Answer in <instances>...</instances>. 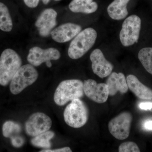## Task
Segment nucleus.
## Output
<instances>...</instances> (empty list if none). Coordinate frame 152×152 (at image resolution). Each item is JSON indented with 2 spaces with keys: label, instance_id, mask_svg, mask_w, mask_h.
<instances>
[{
  "label": "nucleus",
  "instance_id": "nucleus-26",
  "mask_svg": "<svg viewBox=\"0 0 152 152\" xmlns=\"http://www.w3.org/2000/svg\"><path fill=\"white\" fill-rule=\"evenodd\" d=\"M39 0H24L25 4L28 7L34 8L38 6Z\"/></svg>",
  "mask_w": 152,
  "mask_h": 152
},
{
  "label": "nucleus",
  "instance_id": "nucleus-1",
  "mask_svg": "<svg viewBox=\"0 0 152 152\" xmlns=\"http://www.w3.org/2000/svg\"><path fill=\"white\" fill-rule=\"evenodd\" d=\"M84 83L77 79L63 81L58 86L54 95V100L58 105H64L69 101L83 96Z\"/></svg>",
  "mask_w": 152,
  "mask_h": 152
},
{
  "label": "nucleus",
  "instance_id": "nucleus-18",
  "mask_svg": "<svg viewBox=\"0 0 152 152\" xmlns=\"http://www.w3.org/2000/svg\"><path fill=\"white\" fill-rule=\"evenodd\" d=\"M13 28V23L9 9L3 3L0 2V29L10 32Z\"/></svg>",
  "mask_w": 152,
  "mask_h": 152
},
{
  "label": "nucleus",
  "instance_id": "nucleus-23",
  "mask_svg": "<svg viewBox=\"0 0 152 152\" xmlns=\"http://www.w3.org/2000/svg\"><path fill=\"white\" fill-rule=\"evenodd\" d=\"M10 139L12 145L15 148H20L24 144V139L19 135L14 136Z\"/></svg>",
  "mask_w": 152,
  "mask_h": 152
},
{
  "label": "nucleus",
  "instance_id": "nucleus-25",
  "mask_svg": "<svg viewBox=\"0 0 152 152\" xmlns=\"http://www.w3.org/2000/svg\"><path fill=\"white\" fill-rule=\"evenodd\" d=\"M41 152H72V151L69 147H66L61 148L50 150L49 149H45L41 151Z\"/></svg>",
  "mask_w": 152,
  "mask_h": 152
},
{
  "label": "nucleus",
  "instance_id": "nucleus-11",
  "mask_svg": "<svg viewBox=\"0 0 152 152\" xmlns=\"http://www.w3.org/2000/svg\"><path fill=\"white\" fill-rule=\"evenodd\" d=\"M90 58L94 73L101 78H104L110 75L113 66L106 59L103 53L100 49L94 50L90 55Z\"/></svg>",
  "mask_w": 152,
  "mask_h": 152
},
{
  "label": "nucleus",
  "instance_id": "nucleus-13",
  "mask_svg": "<svg viewBox=\"0 0 152 152\" xmlns=\"http://www.w3.org/2000/svg\"><path fill=\"white\" fill-rule=\"evenodd\" d=\"M80 25L67 23L61 25L51 32L52 39L58 43H65L75 38L81 31Z\"/></svg>",
  "mask_w": 152,
  "mask_h": 152
},
{
  "label": "nucleus",
  "instance_id": "nucleus-21",
  "mask_svg": "<svg viewBox=\"0 0 152 152\" xmlns=\"http://www.w3.org/2000/svg\"><path fill=\"white\" fill-rule=\"evenodd\" d=\"M21 132V126L15 122L7 121L3 125L2 133L5 137L11 138L14 136L20 134Z\"/></svg>",
  "mask_w": 152,
  "mask_h": 152
},
{
  "label": "nucleus",
  "instance_id": "nucleus-2",
  "mask_svg": "<svg viewBox=\"0 0 152 152\" xmlns=\"http://www.w3.org/2000/svg\"><path fill=\"white\" fill-rule=\"evenodd\" d=\"M97 37L96 30L87 28L75 37L68 49L69 57L72 59L80 58L92 48Z\"/></svg>",
  "mask_w": 152,
  "mask_h": 152
},
{
  "label": "nucleus",
  "instance_id": "nucleus-16",
  "mask_svg": "<svg viewBox=\"0 0 152 152\" xmlns=\"http://www.w3.org/2000/svg\"><path fill=\"white\" fill-rule=\"evenodd\" d=\"M130 0H114L108 7L107 11L109 16L113 20H120L128 15L127 6Z\"/></svg>",
  "mask_w": 152,
  "mask_h": 152
},
{
  "label": "nucleus",
  "instance_id": "nucleus-22",
  "mask_svg": "<svg viewBox=\"0 0 152 152\" xmlns=\"http://www.w3.org/2000/svg\"><path fill=\"white\" fill-rule=\"evenodd\" d=\"M119 152H140V148L137 145L132 142H127L123 143L118 148Z\"/></svg>",
  "mask_w": 152,
  "mask_h": 152
},
{
  "label": "nucleus",
  "instance_id": "nucleus-28",
  "mask_svg": "<svg viewBox=\"0 0 152 152\" xmlns=\"http://www.w3.org/2000/svg\"><path fill=\"white\" fill-rule=\"evenodd\" d=\"M43 3L45 4L46 5L47 4H48L50 2V0H42Z\"/></svg>",
  "mask_w": 152,
  "mask_h": 152
},
{
  "label": "nucleus",
  "instance_id": "nucleus-27",
  "mask_svg": "<svg viewBox=\"0 0 152 152\" xmlns=\"http://www.w3.org/2000/svg\"><path fill=\"white\" fill-rule=\"evenodd\" d=\"M139 107L141 110H151L152 109V102H141L139 104Z\"/></svg>",
  "mask_w": 152,
  "mask_h": 152
},
{
  "label": "nucleus",
  "instance_id": "nucleus-8",
  "mask_svg": "<svg viewBox=\"0 0 152 152\" xmlns=\"http://www.w3.org/2000/svg\"><path fill=\"white\" fill-rule=\"evenodd\" d=\"M52 125V120L48 116L44 113H35L26 122L25 130L28 135L34 137L49 131Z\"/></svg>",
  "mask_w": 152,
  "mask_h": 152
},
{
  "label": "nucleus",
  "instance_id": "nucleus-10",
  "mask_svg": "<svg viewBox=\"0 0 152 152\" xmlns=\"http://www.w3.org/2000/svg\"><path fill=\"white\" fill-rule=\"evenodd\" d=\"M60 57V52L55 48L42 49L35 47L29 50L27 60L32 65L38 66L44 62L46 63L51 60H58Z\"/></svg>",
  "mask_w": 152,
  "mask_h": 152
},
{
  "label": "nucleus",
  "instance_id": "nucleus-19",
  "mask_svg": "<svg viewBox=\"0 0 152 152\" xmlns=\"http://www.w3.org/2000/svg\"><path fill=\"white\" fill-rule=\"evenodd\" d=\"M54 136V132L48 131L34 137L31 140V143L34 146L48 149L50 148L51 145L50 141Z\"/></svg>",
  "mask_w": 152,
  "mask_h": 152
},
{
  "label": "nucleus",
  "instance_id": "nucleus-4",
  "mask_svg": "<svg viewBox=\"0 0 152 152\" xmlns=\"http://www.w3.org/2000/svg\"><path fill=\"white\" fill-rule=\"evenodd\" d=\"M88 110L86 104L79 99L72 101L65 109L64 119L66 124L74 128L84 126L88 119Z\"/></svg>",
  "mask_w": 152,
  "mask_h": 152
},
{
  "label": "nucleus",
  "instance_id": "nucleus-5",
  "mask_svg": "<svg viewBox=\"0 0 152 152\" xmlns=\"http://www.w3.org/2000/svg\"><path fill=\"white\" fill-rule=\"evenodd\" d=\"M39 74L34 66L26 64L21 66L11 81L10 91L14 95L18 94L37 80Z\"/></svg>",
  "mask_w": 152,
  "mask_h": 152
},
{
  "label": "nucleus",
  "instance_id": "nucleus-3",
  "mask_svg": "<svg viewBox=\"0 0 152 152\" xmlns=\"http://www.w3.org/2000/svg\"><path fill=\"white\" fill-rule=\"evenodd\" d=\"M22 64L21 58L16 52L10 48L5 50L0 57V85L8 84Z\"/></svg>",
  "mask_w": 152,
  "mask_h": 152
},
{
  "label": "nucleus",
  "instance_id": "nucleus-9",
  "mask_svg": "<svg viewBox=\"0 0 152 152\" xmlns=\"http://www.w3.org/2000/svg\"><path fill=\"white\" fill-rule=\"evenodd\" d=\"M83 90L87 97L97 103H104L107 100L109 92L106 83H97L94 80L88 79L85 81Z\"/></svg>",
  "mask_w": 152,
  "mask_h": 152
},
{
  "label": "nucleus",
  "instance_id": "nucleus-12",
  "mask_svg": "<svg viewBox=\"0 0 152 152\" xmlns=\"http://www.w3.org/2000/svg\"><path fill=\"white\" fill-rule=\"evenodd\" d=\"M56 12L53 9H47L43 11L36 21L35 26L37 28L40 35L47 37L57 25Z\"/></svg>",
  "mask_w": 152,
  "mask_h": 152
},
{
  "label": "nucleus",
  "instance_id": "nucleus-29",
  "mask_svg": "<svg viewBox=\"0 0 152 152\" xmlns=\"http://www.w3.org/2000/svg\"><path fill=\"white\" fill-rule=\"evenodd\" d=\"M54 1H61V0H54Z\"/></svg>",
  "mask_w": 152,
  "mask_h": 152
},
{
  "label": "nucleus",
  "instance_id": "nucleus-24",
  "mask_svg": "<svg viewBox=\"0 0 152 152\" xmlns=\"http://www.w3.org/2000/svg\"><path fill=\"white\" fill-rule=\"evenodd\" d=\"M143 129L147 131H152V119L145 120L142 124Z\"/></svg>",
  "mask_w": 152,
  "mask_h": 152
},
{
  "label": "nucleus",
  "instance_id": "nucleus-7",
  "mask_svg": "<svg viewBox=\"0 0 152 152\" xmlns=\"http://www.w3.org/2000/svg\"><path fill=\"white\" fill-rule=\"evenodd\" d=\"M132 121V114L129 112H123L109 122V130L117 140H125L129 136Z\"/></svg>",
  "mask_w": 152,
  "mask_h": 152
},
{
  "label": "nucleus",
  "instance_id": "nucleus-17",
  "mask_svg": "<svg viewBox=\"0 0 152 152\" xmlns=\"http://www.w3.org/2000/svg\"><path fill=\"white\" fill-rule=\"evenodd\" d=\"M98 6L93 0H73L69 5V8L74 13L91 14L97 10Z\"/></svg>",
  "mask_w": 152,
  "mask_h": 152
},
{
  "label": "nucleus",
  "instance_id": "nucleus-15",
  "mask_svg": "<svg viewBox=\"0 0 152 152\" xmlns=\"http://www.w3.org/2000/svg\"><path fill=\"white\" fill-rule=\"evenodd\" d=\"M126 81L128 88L136 96L141 99H152V90L143 84L135 76L129 75Z\"/></svg>",
  "mask_w": 152,
  "mask_h": 152
},
{
  "label": "nucleus",
  "instance_id": "nucleus-6",
  "mask_svg": "<svg viewBox=\"0 0 152 152\" xmlns=\"http://www.w3.org/2000/svg\"><path fill=\"white\" fill-rule=\"evenodd\" d=\"M141 26V20L138 16L132 15L126 19L120 33V41L124 46H130L137 43Z\"/></svg>",
  "mask_w": 152,
  "mask_h": 152
},
{
  "label": "nucleus",
  "instance_id": "nucleus-14",
  "mask_svg": "<svg viewBox=\"0 0 152 152\" xmlns=\"http://www.w3.org/2000/svg\"><path fill=\"white\" fill-rule=\"evenodd\" d=\"M106 84L108 88L109 96H115L118 91L121 94H126L129 90L126 79L122 73H111L107 79Z\"/></svg>",
  "mask_w": 152,
  "mask_h": 152
},
{
  "label": "nucleus",
  "instance_id": "nucleus-20",
  "mask_svg": "<svg viewBox=\"0 0 152 152\" xmlns=\"http://www.w3.org/2000/svg\"><path fill=\"white\" fill-rule=\"evenodd\" d=\"M138 58L146 70L152 75V48L142 49L139 52Z\"/></svg>",
  "mask_w": 152,
  "mask_h": 152
}]
</instances>
